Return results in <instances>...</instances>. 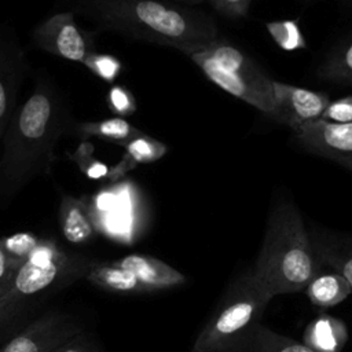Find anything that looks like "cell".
Listing matches in <instances>:
<instances>
[{
	"label": "cell",
	"instance_id": "6da1fadb",
	"mask_svg": "<svg viewBox=\"0 0 352 352\" xmlns=\"http://www.w3.org/2000/svg\"><path fill=\"white\" fill-rule=\"evenodd\" d=\"M70 120L65 94L47 77H40L1 136L0 202L12 199L37 176L50 173L56 143Z\"/></svg>",
	"mask_w": 352,
	"mask_h": 352
},
{
	"label": "cell",
	"instance_id": "7a4b0ae2",
	"mask_svg": "<svg viewBox=\"0 0 352 352\" xmlns=\"http://www.w3.org/2000/svg\"><path fill=\"white\" fill-rule=\"evenodd\" d=\"M72 6L98 29L175 48L187 56L219 38L212 15L170 0H73Z\"/></svg>",
	"mask_w": 352,
	"mask_h": 352
},
{
	"label": "cell",
	"instance_id": "3957f363",
	"mask_svg": "<svg viewBox=\"0 0 352 352\" xmlns=\"http://www.w3.org/2000/svg\"><path fill=\"white\" fill-rule=\"evenodd\" d=\"M318 267L309 230L300 210L292 201H279L267 220L263 243L252 267L254 276L274 298L302 292Z\"/></svg>",
	"mask_w": 352,
	"mask_h": 352
},
{
	"label": "cell",
	"instance_id": "277c9868",
	"mask_svg": "<svg viewBox=\"0 0 352 352\" xmlns=\"http://www.w3.org/2000/svg\"><path fill=\"white\" fill-rule=\"evenodd\" d=\"M271 300L252 267L245 270L228 283L191 352H248Z\"/></svg>",
	"mask_w": 352,
	"mask_h": 352
},
{
	"label": "cell",
	"instance_id": "5b68a950",
	"mask_svg": "<svg viewBox=\"0 0 352 352\" xmlns=\"http://www.w3.org/2000/svg\"><path fill=\"white\" fill-rule=\"evenodd\" d=\"M95 260L60 250L40 239L33 254L18 268L8 292L0 298V330L11 324L43 296L84 278Z\"/></svg>",
	"mask_w": 352,
	"mask_h": 352
},
{
	"label": "cell",
	"instance_id": "8992f818",
	"mask_svg": "<svg viewBox=\"0 0 352 352\" xmlns=\"http://www.w3.org/2000/svg\"><path fill=\"white\" fill-rule=\"evenodd\" d=\"M188 58L214 85L271 118L274 113V78L242 50L219 37Z\"/></svg>",
	"mask_w": 352,
	"mask_h": 352
},
{
	"label": "cell",
	"instance_id": "52a82bcc",
	"mask_svg": "<svg viewBox=\"0 0 352 352\" xmlns=\"http://www.w3.org/2000/svg\"><path fill=\"white\" fill-rule=\"evenodd\" d=\"M32 38L40 50L73 62L84 63L95 52L92 34L77 26L73 11L50 16L33 30Z\"/></svg>",
	"mask_w": 352,
	"mask_h": 352
},
{
	"label": "cell",
	"instance_id": "ba28073f",
	"mask_svg": "<svg viewBox=\"0 0 352 352\" xmlns=\"http://www.w3.org/2000/svg\"><path fill=\"white\" fill-rule=\"evenodd\" d=\"M81 330L78 322L69 314L48 311L10 338L0 352H54Z\"/></svg>",
	"mask_w": 352,
	"mask_h": 352
},
{
	"label": "cell",
	"instance_id": "9c48e42d",
	"mask_svg": "<svg viewBox=\"0 0 352 352\" xmlns=\"http://www.w3.org/2000/svg\"><path fill=\"white\" fill-rule=\"evenodd\" d=\"M28 59L12 28H0V138L16 110L19 87L28 73Z\"/></svg>",
	"mask_w": 352,
	"mask_h": 352
},
{
	"label": "cell",
	"instance_id": "30bf717a",
	"mask_svg": "<svg viewBox=\"0 0 352 352\" xmlns=\"http://www.w3.org/2000/svg\"><path fill=\"white\" fill-rule=\"evenodd\" d=\"M304 150L331 160L352 172V122L314 120L293 132Z\"/></svg>",
	"mask_w": 352,
	"mask_h": 352
},
{
	"label": "cell",
	"instance_id": "8fae6325",
	"mask_svg": "<svg viewBox=\"0 0 352 352\" xmlns=\"http://www.w3.org/2000/svg\"><path fill=\"white\" fill-rule=\"evenodd\" d=\"M329 103L330 96L326 92L274 80V113L271 120L294 132L304 124L320 118Z\"/></svg>",
	"mask_w": 352,
	"mask_h": 352
},
{
	"label": "cell",
	"instance_id": "7c38bea8",
	"mask_svg": "<svg viewBox=\"0 0 352 352\" xmlns=\"http://www.w3.org/2000/svg\"><path fill=\"white\" fill-rule=\"evenodd\" d=\"M116 263L131 271L147 292L172 289L187 282L183 272L153 256L132 253L116 260Z\"/></svg>",
	"mask_w": 352,
	"mask_h": 352
},
{
	"label": "cell",
	"instance_id": "4fadbf2b",
	"mask_svg": "<svg viewBox=\"0 0 352 352\" xmlns=\"http://www.w3.org/2000/svg\"><path fill=\"white\" fill-rule=\"evenodd\" d=\"M309 236L318 263L340 274L352 290V238L319 230Z\"/></svg>",
	"mask_w": 352,
	"mask_h": 352
},
{
	"label": "cell",
	"instance_id": "5bb4252c",
	"mask_svg": "<svg viewBox=\"0 0 352 352\" xmlns=\"http://www.w3.org/2000/svg\"><path fill=\"white\" fill-rule=\"evenodd\" d=\"M304 292L309 302L319 309L336 307L352 294L348 282L340 274L322 264H319Z\"/></svg>",
	"mask_w": 352,
	"mask_h": 352
},
{
	"label": "cell",
	"instance_id": "9a60e30c",
	"mask_svg": "<svg viewBox=\"0 0 352 352\" xmlns=\"http://www.w3.org/2000/svg\"><path fill=\"white\" fill-rule=\"evenodd\" d=\"M348 341L345 323L327 314L311 320L302 336V342L314 352H341Z\"/></svg>",
	"mask_w": 352,
	"mask_h": 352
},
{
	"label": "cell",
	"instance_id": "2e32d148",
	"mask_svg": "<svg viewBox=\"0 0 352 352\" xmlns=\"http://www.w3.org/2000/svg\"><path fill=\"white\" fill-rule=\"evenodd\" d=\"M59 224L65 239L70 243H85L95 234V227L85 204L67 194H63L60 198Z\"/></svg>",
	"mask_w": 352,
	"mask_h": 352
},
{
	"label": "cell",
	"instance_id": "e0dca14e",
	"mask_svg": "<svg viewBox=\"0 0 352 352\" xmlns=\"http://www.w3.org/2000/svg\"><path fill=\"white\" fill-rule=\"evenodd\" d=\"M89 283L109 292L132 294V293H146L147 290L136 279V276L121 267L116 261H94L84 276Z\"/></svg>",
	"mask_w": 352,
	"mask_h": 352
},
{
	"label": "cell",
	"instance_id": "ac0fdd59",
	"mask_svg": "<svg viewBox=\"0 0 352 352\" xmlns=\"http://www.w3.org/2000/svg\"><path fill=\"white\" fill-rule=\"evenodd\" d=\"M76 128L81 132L82 136H95L103 140L114 142L120 146L128 142L129 139L143 133L121 117H113L94 122H80L76 125Z\"/></svg>",
	"mask_w": 352,
	"mask_h": 352
},
{
	"label": "cell",
	"instance_id": "d6986e66",
	"mask_svg": "<svg viewBox=\"0 0 352 352\" xmlns=\"http://www.w3.org/2000/svg\"><path fill=\"white\" fill-rule=\"evenodd\" d=\"M322 80L352 87V36H349L316 69Z\"/></svg>",
	"mask_w": 352,
	"mask_h": 352
},
{
	"label": "cell",
	"instance_id": "ffe728a7",
	"mask_svg": "<svg viewBox=\"0 0 352 352\" xmlns=\"http://www.w3.org/2000/svg\"><path fill=\"white\" fill-rule=\"evenodd\" d=\"M248 352H314L302 341L279 334L261 323L254 331Z\"/></svg>",
	"mask_w": 352,
	"mask_h": 352
},
{
	"label": "cell",
	"instance_id": "44dd1931",
	"mask_svg": "<svg viewBox=\"0 0 352 352\" xmlns=\"http://www.w3.org/2000/svg\"><path fill=\"white\" fill-rule=\"evenodd\" d=\"M121 146L125 148V157L135 165L154 162L168 153L166 144L144 133L129 139Z\"/></svg>",
	"mask_w": 352,
	"mask_h": 352
},
{
	"label": "cell",
	"instance_id": "7402d4cb",
	"mask_svg": "<svg viewBox=\"0 0 352 352\" xmlns=\"http://www.w3.org/2000/svg\"><path fill=\"white\" fill-rule=\"evenodd\" d=\"M267 32L272 37V40L285 51H296L307 48L305 37L294 19L286 21H275L265 23Z\"/></svg>",
	"mask_w": 352,
	"mask_h": 352
},
{
	"label": "cell",
	"instance_id": "603a6c76",
	"mask_svg": "<svg viewBox=\"0 0 352 352\" xmlns=\"http://www.w3.org/2000/svg\"><path fill=\"white\" fill-rule=\"evenodd\" d=\"M4 250L19 263H25L33 254L40 239L32 232H16L4 238H0Z\"/></svg>",
	"mask_w": 352,
	"mask_h": 352
},
{
	"label": "cell",
	"instance_id": "cb8c5ba5",
	"mask_svg": "<svg viewBox=\"0 0 352 352\" xmlns=\"http://www.w3.org/2000/svg\"><path fill=\"white\" fill-rule=\"evenodd\" d=\"M84 65L98 77H100L104 81H114L118 74L121 73V62L111 56V55H104V54H96L94 52L92 55L88 56V59L84 62Z\"/></svg>",
	"mask_w": 352,
	"mask_h": 352
},
{
	"label": "cell",
	"instance_id": "d4e9b609",
	"mask_svg": "<svg viewBox=\"0 0 352 352\" xmlns=\"http://www.w3.org/2000/svg\"><path fill=\"white\" fill-rule=\"evenodd\" d=\"M73 158L77 162V165L80 166V169L85 173L87 177L94 179V180H99V179H103V177L109 176L110 169L103 162H100L99 160H96L92 155V146L91 144L82 143L77 148Z\"/></svg>",
	"mask_w": 352,
	"mask_h": 352
},
{
	"label": "cell",
	"instance_id": "484cf974",
	"mask_svg": "<svg viewBox=\"0 0 352 352\" xmlns=\"http://www.w3.org/2000/svg\"><path fill=\"white\" fill-rule=\"evenodd\" d=\"M109 109L118 117H126L135 113L136 102L131 91L121 85H114L107 94Z\"/></svg>",
	"mask_w": 352,
	"mask_h": 352
},
{
	"label": "cell",
	"instance_id": "4316f807",
	"mask_svg": "<svg viewBox=\"0 0 352 352\" xmlns=\"http://www.w3.org/2000/svg\"><path fill=\"white\" fill-rule=\"evenodd\" d=\"M320 120L334 124L352 122V95L340 98L337 100H330L322 113Z\"/></svg>",
	"mask_w": 352,
	"mask_h": 352
},
{
	"label": "cell",
	"instance_id": "83f0119b",
	"mask_svg": "<svg viewBox=\"0 0 352 352\" xmlns=\"http://www.w3.org/2000/svg\"><path fill=\"white\" fill-rule=\"evenodd\" d=\"M54 352H104L84 330L67 338Z\"/></svg>",
	"mask_w": 352,
	"mask_h": 352
},
{
	"label": "cell",
	"instance_id": "f1b7e54d",
	"mask_svg": "<svg viewBox=\"0 0 352 352\" xmlns=\"http://www.w3.org/2000/svg\"><path fill=\"white\" fill-rule=\"evenodd\" d=\"M22 263L12 258L1 246L0 242V298L8 292L11 282Z\"/></svg>",
	"mask_w": 352,
	"mask_h": 352
},
{
	"label": "cell",
	"instance_id": "f546056e",
	"mask_svg": "<svg viewBox=\"0 0 352 352\" xmlns=\"http://www.w3.org/2000/svg\"><path fill=\"white\" fill-rule=\"evenodd\" d=\"M220 15L236 19L243 18L250 7L252 0H206Z\"/></svg>",
	"mask_w": 352,
	"mask_h": 352
},
{
	"label": "cell",
	"instance_id": "4dcf8cb0",
	"mask_svg": "<svg viewBox=\"0 0 352 352\" xmlns=\"http://www.w3.org/2000/svg\"><path fill=\"white\" fill-rule=\"evenodd\" d=\"M170 1L179 3V4H183V6H191V7H195V6L206 3V0H170Z\"/></svg>",
	"mask_w": 352,
	"mask_h": 352
}]
</instances>
